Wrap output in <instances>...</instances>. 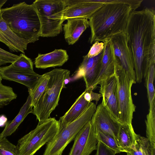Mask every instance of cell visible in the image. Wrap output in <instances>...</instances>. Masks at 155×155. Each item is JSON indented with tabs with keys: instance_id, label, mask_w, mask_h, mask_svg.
Segmentation results:
<instances>
[{
	"instance_id": "1",
	"label": "cell",
	"mask_w": 155,
	"mask_h": 155,
	"mask_svg": "<svg viewBox=\"0 0 155 155\" xmlns=\"http://www.w3.org/2000/svg\"><path fill=\"white\" fill-rule=\"evenodd\" d=\"M155 12L146 8L129 16L125 32L134 62L136 82L140 83L146 69L155 64Z\"/></svg>"
},
{
	"instance_id": "2",
	"label": "cell",
	"mask_w": 155,
	"mask_h": 155,
	"mask_svg": "<svg viewBox=\"0 0 155 155\" xmlns=\"http://www.w3.org/2000/svg\"><path fill=\"white\" fill-rule=\"evenodd\" d=\"M133 11L131 6L126 4H105L89 18L90 43L97 41L104 42L125 32L129 16Z\"/></svg>"
},
{
	"instance_id": "3",
	"label": "cell",
	"mask_w": 155,
	"mask_h": 155,
	"mask_svg": "<svg viewBox=\"0 0 155 155\" xmlns=\"http://www.w3.org/2000/svg\"><path fill=\"white\" fill-rule=\"evenodd\" d=\"M3 19L11 30L19 38L34 43L41 35L40 21L33 4L25 2L14 4L0 9Z\"/></svg>"
},
{
	"instance_id": "4",
	"label": "cell",
	"mask_w": 155,
	"mask_h": 155,
	"mask_svg": "<svg viewBox=\"0 0 155 155\" xmlns=\"http://www.w3.org/2000/svg\"><path fill=\"white\" fill-rule=\"evenodd\" d=\"M50 78L46 88L35 107L32 114L38 120V124L47 120L51 113L58 105L65 81L69 78L70 71L67 69L56 68L48 72Z\"/></svg>"
},
{
	"instance_id": "5",
	"label": "cell",
	"mask_w": 155,
	"mask_h": 155,
	"mask_svg": "<svg viewBox=\"0 0 155 155\" xmlns=\"http://www.w3.org/2000/svg\"><path fill=\"white\" fill-rule=\"evenodd\" d=\"M41 26V37H54L62 31L64 0H36L33 3Z\"/></svg>"
},
{
	"instance_id": "6",
	"label": "cell",
	"mask_w": 155,
	"mask_h": 155,
	"mask_svg": "<svg viewBox=\"0 0 155 155\" xmlns=\"http://www.w3.org/2000/svg\"><path fill=\"white\" fill-rule=\"evenodd\" d=\"M97 107L90 102L82 115L74 121L65 126H59L57 134L47 143L43 155H62L68 144L74 139L83 127L91 120Z\"/></svg>"
},
{
	"instance_id": "7",
	"label": "cell",
	"mask_w": 155,
	"mask_h": 155,
	"mask_svg": "<svg viewBox=\"0 0 155 155\" xmlns=\"http://www.w3.org/2000/svg\"><path fill=\"white\" fill-rule=\"evenodd\" d=\"M59 123L49 117L19 139L16 146L20 155H34L42 147L51 141L58 132Z\"/></svg>"
},
{
	"instance_id": "8",
	"label": "cell",
	"mask_w": 155,
	"mask_h": 155,
	"mask_svg": "<svg viewBox=\"0 0 155 155\" xmlns=\"http://www.w3.org/2000/svg\"><path fill=\"white\" fill-rule=\"evenodd\" d=\"M117 84L119 119L120 124H132L136 107L132 97L131 87L136 82L128 73L120 69H116Z\"/></svg>"
},
{
	"instance_id": "9",
	"label": "cell",
	"mask_w": 155,
	"mask_h": 155,
	"mask_svg": "<svg viewBox=\"0 0 155 155\" xmlns=\"http://www.w3.org/2000/svg\"><path fill=\"white\" fill-rule=\"evenodd\" d=\"M110 41L113 48L116 69L124 70L135 79L134 61L125 32L114 36Z\"/></svg>"
},
{
	"instance_id": "10",
	"label": "cell",
	"mask_w": 155,
	"mask_h": 155,
	"mask_svg": "<svg viewBox=\"0 0 155 155\" xmlns=\"http://www.w3.org/2000/svg\"><path fill=\"white\" fill-rule=\"evenodd\" d=\"M98 142L91 120L79 131L74 138L69 155H90L97 150Z\"/></svg>"
},
{
	"instance_id": "11",
	"label": "cell",
	"mask_w": 155,
	"mask_h": 155,
	"mask_svg": "<svg viewBox=\"0 0 155 155\" xmlns=\"http://www.w3.org/2000/svg\"><path fill=\"white\" fill-rule=\"evenodd\" d=\"M91 122L94 127L113 137L120 146L118 134L120 124L102 103L97 107Z\"/></svg>"
},
{
	"instance_id": "12",
	"label": "cell",
	"mask_w": 155,
	"mask_h": 155,
	"mask_svg": "<svg viewBox=\"0 0 155 155\" xmlns=\"http://www.w3.org/2000/svg\"><path fill=\"white\" fill-rule=\"evenodd\" d=\"M66 5L63 13L65 20L73 18L89 19L105 4L95 2L93 0H64Z\"/></svg>"
},
{
	"instance_id": "13",
	"label": "cell",
	"mask_w": 155,
	"mask_h": 155,
	"mask_svg": "<svg viewBox=\"0 0 155 155\" xmlns=\"http://www.w3.org/2000/svg\"><path fill=\"white\" fill-rule=\"evenodd\" d=\"M0 75L2 79L13 81L22 84L28 89V91H32L41 75L34 71L22 70L10 65L0 67Z\"/></svg>"
},
{
	"instance_id": "14",
	"label": "cell",
	"mask_w": 155,
	"mask_h": 155,
	"mask_svg": "<svg viewBox=\"0 0 155 155\" xmlns=\"http://www.w3.org/2000/svg\"><path fill=\"white\" fill-rule=\"evenodd\" d=\"M103 51L96 56L89 58L85 55L75 72V77L78 79L83 77L86 85V90H90L98 74Z\"/></svg>"
},
{
	"instance_id": "15",
	"label": "cell",
	"mask_w": 155,
	"mask_h": 155,
	"mask_svg": "<svg viewBox=\"0 0 155 155\" xmlns=\"http://www.w3.org/2000/svg\"><path fill=\"white\" fill-rule=\"evenodd\" d=\"M100 85L99 92L102 95V97L101 103L106 106L118 122L117 84L115 74L102 81Z\"/></svg>"
},
{
	"instance_id": "16",
	"label": "cell",
	"mask_w": 155,
	"mask_h": 155,
	"mask_svg": "<svg viewBox=\"0 0 155 155\" xmlns=\"http://www.w3.org/2000/svg\"><path fill=\"white\" fill-rule=\"evenodd\" d=\"M104 47L101 59L100 69L98 76L91 86L93 91L103 81L115 75L116 66L113 48L110 39L104 42Z\"/></svg>"
},
{
	"instance_id": "17",
	"label": "cell",
	"mask_w": 155,
	"mask_h": 155,
	"mask_svg": "<svg viewBox=\"0 0 155 155\" xmlns=\"http://www.w3.org/2000/svg\"><path fill=\"white\" fill-rule=\"evenodd\" d=\"M0 42L5 44L10 51L24 54L29 44L27 41L19 38L11 30L2 15L0 17Z\"/></svg>"
},
{
	"instance_id": "18",
	"label": "cell",
	"mask_w": 155,
	"mask_h": 155,
	"mask_svg": "<svg viewBox=\"0 0 155 155\" xmlns=\"http://www.w3.org/2000/svg\"><path fill=\"white\" fill-rule=\"evenodd\" d=\"M63 25L64 38L69 45L74 44L89 26L87 19L82 18H68Z\"/></svg>"
},
{
	"instance_id": "19",
	"label": "cell",
	"mask_w": 155,
	"mask_h": 155,
	"mask_svg": "<svg viewBox=\"0 0 155 155\" xmlns=\"http://www.w3.org/2000/svg\"><path fill=\"white\" fill-rule=\"evenodd\" d=\"M68 55L65 50L55 49L46 54H39L35 58L34 64L36 68L45 69L61 66L68 60Z\"/></svg>"
},
{
	"instance_id": "20",
	"label": "cell",
	"mask_w": 155,
	"mask_h": 155,
	"mask_svg": "<svg viewBox=\"0 0 155 155\" xmlns=\"http://www.w3.org/2000/svg\"><path fill=\"white\" fill-rule=\"evenodd\" d=\"M32 107L31 96L29 94L26 101L17 115L12 120L6 123L4 129L0 134V138H6L15 132L27 116L32 113Z\"/></svg>"
},
{
	"instance_id": "21",
	"label": "cell",
	"mask_w": 155,
	"mask_h": 155,
	"mask_svg": "<svg viewBox=\"0 0 155 155\" xmlns=\"http://www.w3.org/2000/svg\"><path fill=\"white\" fill-rule=\"evenodd\" d=\"M84 91L76 99L68 111L58 120L59 126H65L79 117L86 109L89 102L84 97Z\"/></svg>"
},
{
	"instance_id": "22",
	"label": "cell",
	"mask_w": 155,
	"mask_h": 155,
	"mask_svg": "<svg viewBox=\"0 0 155 155\" xmlns=\"http://www.w3.org/2000/svg\"><path fill=\"white\" fill-rule=\"evenodd\" d=\"M126 153L127 155H155L149 140L136 134L133 144Z\"/></svg>"
},
{
	"instance_id": "23",
	"label": "cell",
	"mask_w": 155,
	"mask_h": 155,
	"mask_svg": "<svg viewBox=\"0 0 155 155\" xmlns=\"http://www.w3.org/2000/svg\"><path fill=\"white\" fill-rule=\"evenodd\" d=\"M136 134L132 124H120L118 134L119 145L127 152L133 144Z\"/></svg>"
},
{
	"instance_id": "24",
	"label": "cell",
	"mask_w": 155,
	"mask_h": 155,
	"mask_svg": "<svg viewBox=\"0 0 155 155\" xmlns=\"http://www.w3.org/2000/svg\"><path fill=\"white\" fill-rule=\"evenodd\" d=\"M50 76L48 72L41 75L33 89L28 91L31 98V105L33 107L36 106L38 101L44 92L48 84Z\"/></svg>"
},
{
	"instance_id": "25",
	"label": "cell",
	"mask_w": 155,
	"mask_h": 155,
	"mask_svg": "<svg viewBox=\"0 0 155 155\" xmlns=\"http://www.w3.org/2000/svg\"><path fill=\"white\" fill-rule=\"evenodd\" d=\"M93 126L95 128L98 141L101 142L107 146L114 150L117 153L121 152H127L125 150L119 145L113 137L99 128L94 127L93 125Z\"/></svg>"
},
{
	"instance_id": "26",
	"label": "cell",
	"mask_w": 155,
	"mask_h": 155,
	"mask_svg": "<svg viewBox=\"0 0 155 155\" xmlns=\"http://www.w3.org/2000/svg\"><path fill=\"white\" fill-rule=\"evenodd\" d=\"M145 123L147 138L149 140L153 151L155 152V109L149 110Z\"/></svg>"
},
{
	"instance_id": "27",
	"label": "cell",
	"mask_w": 155,
	"mask_h": 155,
	"mask_svg": "<svg viewBox=\"0 0 155 155\" xmlns=\"http://www.w3.org/2000/svg\"><path fill=\"white\" fill-rule=\"evenodd\" d=\"M17 97L12 87L0 82V108L8 105Z\"/></svg>"
},
{
	"instance_id": "28",
	"label": "cell",
	"mask_w": 155,
	"mask_h": 155,
	"mask_svg": "<svg viewBox=\"0 0 155 155\" xmlns=\"http://www.w3.org/2000/svg\"><path fill=\"white\" fill-rule=\"evenodd\" d=\"M15 61L12 64L15 68L20 69L33 71V63L32 60L24 54H21Z\"/></svg>"
},
{
	"instance_id": "29",
	"label": "cell",
	"mask_w": 155,
	"mask_h": 155,
	"mask_svg": "<svg viewBox=\"0 0 155 155\" xmlns=\"http://www.w3.org/2000/svg\"><path fill=\"white\" fill-rule=\"evenodd\" d=\"M0 155H20L16 146L6 138H0Z\"/></svg>"
},
{
	"instance_id": "30",
	"label": "cell",
	"mask_w": 155,
	"mask_h": 155,
	"mask_svg": "<svg viewBox=\"0 0 155 155\" xmlns=\"http://www.w3.org/2000/svg\"><path fill=\"white\" fill-rule=\"evenodd\" d=\"M96 2L106 4L122 3L126 4L131 6L133 10L140 6L143 0H93Z\"/></svg>"
},
{
	"instance_id": "31",
	"label": "cell",
	"mask_w": 155,
	"mask_h": 155,
	"mask_svg": "<svg viewBox=\"0 0 155 155\" xmlns=\"http://www.w3.org/2000/svg\"><path fill=\"white\" fill-rule=\"evenodd\" d=\"M19 57V55L11 53L0 48V66L8 63L12 64Z\"/></svg>"
},
{
	"instance_id": "32",
	"label": "cell",
	"mask_w": 155,
	"mask_h": 155,
	"mask_svg": "<svg viewBox=\"0 0 155 155\" xmlns=\"http://www.w3.org/2000/svg\"><path fill=\"white\" fill-rule=\"evenodd\" d=\"M96 155H115V151L109 148L101 142L98 141Z\"/></svg>"
},
{
	"instance_id": "33",
	"label": "cell",
	"mask_w": 155,
	"mask_h": 155,
	"mask_svg": "<svg viewBox=\"0 0 155 155\" xmlns=\"http://www.w3.org/2000/svg\"><path fill=\"white\" fill-rule=\"evenodd\" d=\"M104 44L103 42H100L97 41H95L90 48L87 54L89 58H92L98 55L104 49Z\"/></svg>"
},
{
	"instance_id": "34",
	"label": "cell",
	"mask_w": 155,
	"mask_h": 155,
	"mask_svg": "<svg viewBox=\"0 0 155 155\" xmlns=\"http://www.w3.org/2000/svg\"><path fill=\"white\" fill-rule=\"evenodd\" d=\"M102 97L100 93H97L91 90H85L84 94V97L87 101L91 102L93 101H95L96 103Z\"/></svg>"
},
{
	"instance_id": "35",
	"label": "cell",
	"mask_w": 155,
	"mask_h": 155,
	"mask_svg": "<svg viewBox=\"0 0 155 155\" xmlns=\"http://www.w3.org/2000/svg\"><path fill=\"white\" fill-rule=\"evenodd\" d=\"M7 118L5 115H0V127L4 126L7 122Z\"/></svg>"
},
{
	"instance_id": "36",
	"label": "cell",
	"mask_w": 155,
	"mask_h": 155,
	"mask_svg": "<svg viewBox=\"0 0 155 155\" xmlns=\"http://www.w3.org/2000/svg\"><path fill=\"white\" fill-rule=\"evenodd\" d=\"M2 78H1V76L0 75V82H1L2 81Z\"/></svg>"
},
{
	"instance_id": "37",
	"label": "cell",
	"mask_w": 155,
	"mask_h": 155,
	"mask_svg": "<svg viewBox=\"0 0 155 155\" xmlns=\"http://www.w3.org/2000/svg\"><path fill=\"white\" fill-rule=\"evenodd\" d=\"M0 17L2 15H1V11H0Z\"/></svg>"
}]
</instances>
